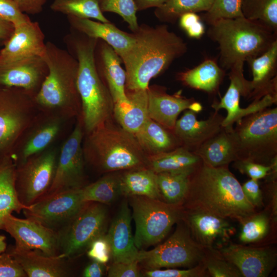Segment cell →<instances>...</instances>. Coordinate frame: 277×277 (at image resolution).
<instances>
[{
  "mask_svg": "<svg viewBox=\"0 0 277 277\" xmlns=\"http://www.w3.org/2000/svg\"><path fill=\"white\" fill-rule=\"evenodd\" d=\"M147 89L126 90L129 102L114 104L113 116L116 122L123 128L134 134L149 118Z\"/></svg>",
  "mask_w": 277,
  "mask_h": 277,
  "instance_id": "cell-29",
  "label": "cell"
},
{
  "mask_svg": "<svg viewBox=\"0 0 277 277\" xmlns=\"http://www.w3.org/2000/svg\"><path fill=\"white\" fill-rule=\"evenodd\" d=\"M43 59L48 72L34 97V102L46 108L65 109L76 113L77 109L81 108L77 87V60L67 50L51 42L46 43Z\"/></svg>",
  "mask_w": 277,
  "mask_h": 277,
  "instance_id": "cell-6",
  "label": "cell"
},
{
  "mask_svg": "<svg viewBox=\"0 0 277 277\" xmlns=\"http://www.w3.org/2000/svg\"><path fill=\"white\" fill-rule=\"evenodd\" d=\"M14 29L13 24L0 18V45H4L7 43Z\"/></svg>",
  "mask_w": 277,
  "mask_h": 277,
  "instance_id": "cell-55",
  "label": "cell"
},
{
  "mask_svg": "<svg viewBox=\"0 0 277 277\" xmlns=\"http://www.w3.org/2000/svg\"><path fill=\"white\" fill-rule=\"evenodd\" d=\"M105 264L95 261L89 263L84 269L83 276L84 277H101L104 274L105 270Z\"/></svg>",
  "mask_w": 277,
  "mask_h": 277,
  "instance_id": "cell-54",
  "label": "cell"
},
{
  "mask_svg": "<svg viewBox=\"0 0 277 277\" xmlns=\"http://www.w3.org/2000/svg\"><path fill=\"white\" fill-rule=\"evenodd\" d=\"M224 118L219 111H214L206 120H198L196 113L187 109L177 120L172 131L181 146L194 152L220 131Z\"/></svg>",
  "mask_w": 277,
  "mask_h": 277,
  "instance_id": "cell-23",
  "label": "cell"
},
{
  "mask_svg": "<svg viewBox=\"0 0 277 277\" xmlns=\"http://www.w3.org/2000/svg\"><path fill=\"white\" fill-rule=\"evenodd\" d=\"M178 21L180 27L190 38L200 39L205 33V26L201 17L195 12L184 13Z\"/></svg>",
  "mask_w": 277,
  "mask_h": 277,
  "instance_id": "cell-47",
  "label": "cell"
},
{
  "mask_svg": "<svg viewBox=\"0 0 277 277\" xmlns=\"http://www.w3.org/2000/svg\"><path fill=\"white\" fill-rule=\"evenodd\" d=\"M137 11L145 10L150 8H157L167 0H133Z\"/></svg>",
  "mask_w": 277,
  "mask_h": 277,
  "instance_id": "cell-56",
  "label": "cell"
},
{
  "mask_svg": "<svg viewBox=\"0 0 277 277\" xmlns=\"http://www.w3.org/2000/svg\"><path fill=\"white\" fill-rule=\"evenodd\" d=\"M55 151L35 155L15 167V188L20 202L26 206L43 197L49 189L57 164Z\"/></svg>",
  "mask_w": 277,
  "mask_h": 277,
  "instance_id": "cell-12",
  "label": "cell"
},
{
  "mask_svg": "<svg viewBox=\"0 0 277 277\" xmlns=\"http://www.w3.org/2000/svg\"><path fill=\"white\" fill-rule=\"evenodd\" d=\"M134 135L147 156L168 152L181 146L172 130L150 118Z\"/></svg>",
  "mask_w": 277,
  "mask_h": 277,
  "instance_id": "cell-31",
  "label": "cell"
},
{
  "mask_svg": "<svg viewBox=\"0 0 277 277\" xmlns=\"http://www.w3.org/2000/svg\"><path fill=\"white\" fill-rule=\"evenodd\" d=\"M50 8L67 16L110 22L101 11L97 0H53Z\"/></svg>",
  "mask_w": 277,
  "mask_h": 277,
  "instance_id": "cell-38",
  "label": "cell"
},
{
  "mask_svg": "<svg viewBox=\"0 0 277 277\" xmlns=\"http://www.w3.org/2000/svg\"><path fill=\"white\" fill-rule=\"evenodd\" d=\"M209 26L207 35L219 45L220 66L225 70L238 61L259 56L277 39V34L244 16L221 18Z\"/></svg>",
  "mask_w": 277,
  "mask_h": 277,
  "instance_id": "cell-5",
  "label": "cell"
},
{
  "mask_svg": "<svg viewBox=\"0 0 277 277\" xmlns=\"http://www.w3.org/2000/svg\"><path fill=\"white\" fill-rule=\"evenodd\" d=\"M120 174L112 172L96 182L81 188L85 202L110 204L121 195Z\"/></svg>",
  "mask_w": 277,
  "mask_h": 277,
  "instance_id": "cell-36",
  "label": "cell"
},
{
  "mask_svg": "<svg viewBox=\"0 0 277 277\" xmlns=\"http://www.w3.org/2000/svg\"><path fill=\"white\" fill-rule=\"evenodd\" d=\"M60 129L59 122H51L38 129L27 141L22 152L24 162L44 150L55 138Z\"/></svg>",
  "mask_w": 277,
  "mask_h": 277,
  "instance_id": "cell-40",
  "label": "cell"
},
{
  "mask_svg": "<svg viewBox=\"0 0 277 277\" xmlns=\"http://www.w3.org/2000/svg\"><path fill=\"white\" fill-rule=\"evenodd\" d=\"M101 11L115 13L122 17L132 32L136 31L139 26L137 11L133 0H97Z\"/></svg>",
  "mask_w": 277,
  "mask_h": 277,
  "instance_id": "cell-43",
  "label": "cell"
},
{
  "mask_svg": "<svg viewBox=\"0 0 277 277\" xmlns=\"http://www.w3.org/2000/svg\"><path fill=\"white\" fill-rule=\"evenodd\" d=\"M182 219L194 240L205 249L225 246L235 231L226 219L201 210L184 208Z\"/></svg>",
  "mask_w": 277,
  "mask_h": 277,
  "instance_id": "cell-17",
  "label": "cell"
},
{
  "mask_svg": "<svg viewBox=\"0 0 277 277\" xmlns=\"http://www.w3.org/2000/svg\"><path fill=\"white\" fill-rule=\"evenodd\" d=\"M195 169L156 173L161 200L171 204L182 205L189 189L191 176Z\"/></svg>",
  "mask_w": 277,
  "mask_h": 277,
  "instance_id": "cell-35",
  "label": "cell"
},
{
  "mask_svg": "<svg viewBox=\"0 0 277 277\" xmlns=\"http://www.w3.org/2000/svg\"><path fill=\"white\" fill-rule=\"evenodd\" d=\"M131 220L129 205L127 200H124L106 232L110 245L112 262L137 261L139 250L134 243Z\"/></svg>",
  "mask_w": 277,
  "mask_h": 277,
  "instance_id": "cell-24",
  "label": "cell"
},
{
  "mask_svg": "<svg viewBox=\"0 0 277 277\" xmlns=\"http://www.w3.org/2000/svg\"><path fill=\"white\" fill-rule=\"evenodd\" d=\"M182 205L185 209L205 211L240 223L256 213L228 166L213 167L202 162L191 176Z\"/></svg>",
  "mask_w": 277,
  "mask_h": 277,
  "instance_id": "cell-2",
  "label": "cell"
},
{
  "mask_svg": "<svg viewBox=\"0 0 277 277\" xmlns=\"http://www.w3.org/2000/svg\"><path fill=\"white\" fill-rule=\"evenodd\" d=\"M104 204L87 202L58 231L59 256L73 259L87 251L92 242L107 232L108 213Z\"/></svg>",
  "mask_w": 277,
  "mask_h": 277,
  "instance_id": "cell-9",
  "label": "cell"
},
{
  "mask_svg": "<svg viewBox=\"0 0 277 277\" xmlns=\"http://www.w3.org/2000/svg\"><path fill=\"white\" fill-rule=\"evenodd\" d=\"M70 28L89 37L101 39L110 45L121 59L131 49L135 42L133 33L125 32L111 22L67 16Z\"/></svg>",
  "mask_w": 277,
  "mask_h": 277,
  "instance_id": "cell-25",
  "label": "cell"
},
{
  "mask_svg": "<svg viewBox=\"0 0 277 277\" xmlns=\"http://www.w3.org/2000/svg\"><path fill=\"white\" fill-rule=\"evenodd\" d=\"M15 167L11 157L0 161V230H3V219L6 215L14 211L19 213L28 207L17 196Z\"/></svg>",
  "mask_w": 277,
  "mask_h": 277,
  "instance_id": "cell-34",
  "label": "cell"
},
{
  "mask_svg": "<svg viewBox=\"0 0 277 277\" xmlns=\"http://www.w3.org/2000/svg\"><path fill=\"white\" fill-rule=\"evenodd\" d=\"M242 12L245 18L277 34V0H243Z\"/></svg>",
  "mask_w": 277,
  "mask_h": 277,
  "instance_id": "cell-39",
  "label": "cell"
},
{
  "mask_svg": "<svg viewBox=\"0 0 277 277\" xmlns=\"http://www.w3.org/2000/svg\"><path fill=\"white\" fill-rule=\"evenodd\" d=\"M67 51L78 64L77 87L81 101L82 122L87 133L113 116L114 102L94 63L97 39L71 29L64 38Z\"/></svg>",
  "mask_w": 277,
  "mask_h": 277,
  "instance_id": "cell-3",
  "label": "cell"
},
{
  "mask_svg": "<svg viewBox=\"0 0 277 277\" xmlns=\"http://www.w3.org/2000/svg\"><path fill=\"white\" fill-rule=\"evenodd\" d=\"M244 61H240L231 67L229 73L230 84L227 91L220 101L214 102L211 105L214 111L226 110L227 115L224 117L222 126L229 130L232 129L234 124L243 117L277 103V96L267 95L259 100L253 101L247 108L240 107V97L248 99L251 92L250 81L247 80L244 75Z\"/></svg>",
  "mask_w": 277,
  "mask_h": 277,
  "instance_id": "cell-13",
  "label": "cell"
},
{
  "mask_svg": "<svg viewBox=\"0 0 277 277\" xmlns=\"http://www.w3.org/2000/svg\"><path fill=\"white\" fill-rule=\"evenodd\" d=\"M149 117L166 128L173 130L179 115L189 109L196 113L202 110V105L193 97L186 98L180 92L170 95L164 87H148Z\"/></svg>",
  "mask_w": 277,
  "mask_h": 277,
  "instance_id": "cell-20",
  "label": "cell"
},
{
  "mask_svg": "<svg viewBox=\"0 0 277 277\" xmlns=\"http://www.w3.org/2000/svg\"><path fill=\"white\" fill-rule=\"evenodd\" d=\"M233 166L241 173L256 180L266 177L271 168V165L267 166L245 160L234 161Z\"/></svg>",
  "mask_w": 277,
  "mask_h": 277,
  "instance_id": "cell-49",
  "label": "cell"
},
{
  "mask_svg": "<svg viewBox=\"0 0 277 277\" xmlns=\"http://www.w3.org/2000/svg\"><path fill=\"white\" fill-rule=\"evenodd\" d=\"M213 2V0H167L156 8L154 13L160 21L174 24L184 13L207 11Z\"/></svg>",
  "mask_w": 277,
  "mask_h": 277,
  "instance_id": "cell-37",
  "label": "cell"
},
{
  "mask_svg": "<svg viewBox=\"0 0 277 277\" xmlns=\"http://www.w3.org/2000/svg\"><path fill=\"white\" fill-rule=\"evenodd\" d=\"M225 75V70L215 60L208 58L197 66L177 73L176 79L184 85L208 94H215Z\"/></svg>",
  "mask_w": 277,
  "mask_h": 277,
  "instance_id": "cell-30",
  "label": "cell"
},
{
  "mask_svg": "<svg viewBox=\"0 0 277 277\" xmlns=\"http://www.w3.org/2000/svg\"><path fill=\"white\" fill-rule=\"evenodd\" d=\"M6 250L17 261L29 277H65L69 271L64 258L50 256L37 250H17L9 247Z\"/></svg>",
  "mask_w": 277,
  "mask_h": 277,
  "instance_id": "cell-27",
  "label": "cell"
},
{
  "mask_svg": "<svg viewBox=\"0 0 277 277\" xmlns=\"http://www.w3.org/2000/svg\"><path fill=\"white\" fill-rule=\"evenodd\" d=\"M0 18L14 27L31 21L28 14L20 10L14 0H0Z\"/></svg>",
  "mask_w": 277,
  "mask_h": 277,
  "instance_id": "cell-46",
  "label": "cell"
},
{
  "mask_svg": "<svg viewBox=\"0 0 277 277\" xmlns=\"http://www.w3.org/2000/svg\"><path fill=\"white\" fill-rule=\"evenodd\" d=\"M202 163L193 152L183 147L147 157L146 167L155 173L195 169Z\"/></svg>",
  "mask_w": 277,
  "mask_h": 277,
  "instance_id": "cell-33",
  "label": "cell"
},
{
  "mask_svg": "<svg viewBox=\"0 0 277 277\" xmlns=\"http://www.w3.org/2000/svg\"><path fill=\"white\" fill-rule=\"evenodd\" d=\"M3 230L14 239L15 249L37 250L50 256L59 255L57 231L35 220L8 214L3 219Z\"/></svg>",
  "mask_w": 277,
  "mask_h": 277,
  "instance_id": "cell-16",
  "label": "cell"
},
{
  "mask_svg": "<svg viewBox=\"0 0 277 277\" xmlns=\"http://www.w3.org/2000/svg\"><path fill=\"white\" fill-rule=\"evenodd\" d=\"M109 277H141L142 270L137 261L131 263L112 262L107 269Z\"/></svg>",
  "mask_w": 277,
  "mask_h": 277,
  "instance_id": "cell-50",
  "label": "cell"
},
{
  "mask_svg": "<svg viewBox=\"0 0 277 277\" xmlns=\"http://www.w3.org/2000/svg\"><path fill=\"white\" fill-rule=\"evenodd\" d=\"M83 151L84 159L102 172L146 167L147 155L134 134L112 118L88 133Z\"/></svg>",
  "mask_w": 277,
  "mask_h": 277,
  "instance_id": "cell-4",
  "label": "cell"
},
{
  "mask_svg": "<svg viewBox=\"0 0 277 277\" xmlns=\"http://www.w3.org/2000/svg\"><path fill=\"white\" fill-rule=\"evenodd\" d=\"M48 72L47 65L41 57L0 66V88L22 89L34 97Z\"/></svg>",
  "mask_w": 277,
  "mask_h": 277,
  "instance_id": "cell-22",
  "label": "cell"
},
{
  "mask_svg": "<svg viewBox=\"0 0 277 277\" xmlns=\"http://www.w3.org/2000/svg\"><path fill=\"white\" fill-rule=\"evenodd\" d=\"M82 125V121L76 124L63 144L52 184L45 195L85 186Z\"/></svg>",
  "mask_w": 277,
  "mask_h": 277,
  "instance_id": "cell-15",
  "label": "cell"
},
{
  "mask_svg": "<svg viewBox=\"0 0 277 277\" xmlns=\"http://www.w3.org/2000/svg\"><path fill=\"white\" fill-rule=\"evenodd\" d=\"M246 62L252 75L249 100H259L267 95L277 96V39L262 55Z\"/></svg>",
  "mask_w": 277,
  "mask_h": 277,
  "instance_id": "cell-26",
  "label": "cell"
},
{
  "mask_svg": "<svg viewBox=\"0 0 277 277\" xmlns=\"http://www.w3.org/2000/svg\"><path fill=\"white\" fill-rule=\"evenodd\" d=\"M141 270L142 276L146 277H203L209 275L202 262L193 267L185 269L175 268Z\"/></svg>",
  "mask_w": 277,
  "mask_h": 277,
  "instance_id": "cell-45",
  "label": "cell"
},
{
  "mask_svg": "<svg viewBox=\"0 0 277 277\" xmlns=\"http://www.w3.org/2000/svg\"><path fill=\"white\" fill-rule=\"evenodd\" d=\"M20 10L27 14L35 15L42 11L47 0H14Z\"/></svg>",
  "mask_w": 277,
  "mask_h": 277,
  "instance_id": "cell-53",
  "label": "cell"
},
{
  "mask_svg": "<svg viewBox=\"0 0 277 277\" xmlns=\"http://www.w3.org/2000/svg\"><path fill=\"white\" fill-rule=\"evenodd\" d=\"M239 240L244 244L257 242L268 233L269 219L265 212L255 213L241 223Z\"/></svg>",
  "mask_w": 277,
  "mask_h": 277,
  "instance_id": "cell-41",
  "label": "cell"
},
{
  "mask_svg": "<svg viewBox=\"0 0 277 277\" xmlns=\"http://www.w3.org/2000/svg\"><path fill=\"white\" fill-rule=\"evenodd\" d=\"M81 188L66 190L44 196L23 210L26 217L57 231L86 203Z\"/></svg>",
  "mask_w": 277,
  "mask_h": 277,
  "instance_id": "cell-14",
  "label": "cell"
},
{
  "mask_svg": "<svg viewBox=\"0 0 277 277\" xmlns=\"http://www.w3.org/2000/svg\"><path fill=\"white\" fill-rule=\"evenodd\" d=\"M175 230L164 243L150 250H140L137 262L141 270L193 267L201 263L205 249L193 239L181 219Z\"/></svg>",
  "mask_w": 277,
  "mask_h": 277,
  "instance_id": "cell-10",
  "label": "cell"
},
{
  "mask_svg": "<svg viewBox=\"0 0 277 277\" xmlns=\"http://www.w3.org/2000/svg\"><path fill=\"white\" fill-rule=\"evenodd\" d=\"M243 0H213L210 8L203 16L209 25L221 18H233L243 16Z\"/></svg>",
  "mask_w": 277,
  "mask_h": 277,
  "instance_id": "cell-44",
  "label": "cell"
},
{
  "mask_svg": "<svg viewBox=\"0 0 277 277\" xmlns=\"http://www.w3.org/2000/svg\"><path fill=\"white\" fill-rule=\"evenodd\" d=\"M224 127L193 152L202 162L213 167L228 166L238 160L232 130Z\"/></svg>",
  "mask_w": 277,
  "mask_h": 277,
  "instance_id": "cell-28",
  "label": "cell"
},
{
  "mask_svg": "<svg viewBox=\"0 0 277 277\" xmlns=\"http://www.w3.org/2000/svg\"><path fill=\"white\" fill-rule=\"evenodd\" d=\"M202 262L211 276L242 277L238 268L224 258L217 249H205Z\"/></svg>",
  "mask_w": 277,
  "mask_h": 277,
  "instance_id": "cell-42",
  "label": "cell"
},
{
  "mask_svg": "<svg viewBox=\"0 0 277 277\" xmlns=\"http://www.w3.org/2000/svg\"><path fill=\"white\" fill-rule=\"evenodd\" d=\"M121 195L144 196L161 200L156 173L148 168L134 169L120 174Z\"/></svg>",
  "mask_w": 277,
  "mask_h": 277,
  "instance_id": "cell-32",
  "label": "cell"
},
{
  "mask_svg": "<svg viewBox=\"0 0 277 277\" xmlns=\"http://www.w3.org/2000/svg\"><path fill=\"white\" fill-rule=\"evenodd\" d=\"M5 240V236L0 234V254L5 252L7 249V244Z\"/></svg>",
  "mask_w": 277,
  "mask_h": 277,
  "instance_id": "cell-57",
  "label": "cell"
},
{
  "mask_svg": "<svg viewBox=\"0 0 277 277\" xmlns=\"http://www.w3.org/2000/svg\"><path fill=\"white\" fill-rule=\"evenodd\" d=\"M27 276L20 264L6 250L0 254V277Z\"/></svg>",
  "mask_w": 277,
  "mask_h": 277,
  "instance_id": "cell-51",
  "label": "cell"
},
{
  "mask_svg": "<svg viewBox=\"0 0 277 277\" xmlns=\"http://www.w3.org/2000/svg\"><path fill=\"white\" fill-rule=\"evenodd\" d=\"M0 51V66L45 55V35L37 22L30 21L15 27L14 31Z\"/></svg>",
  "mask_w": 277,
  "mask_h": 277,
  "instance_id": "cell-18",
  "label": "cell"
},
{
  "mask_svg": "<svg viewBox=\"0 0 277 277\" xmlns=\"http://www.w3.org/2000/svg\"><path fill=\"white\" fill-rule=\"evenodd\" d=\"M94 60L97 72L109 91L114 104L128 103L125 88L126 74L121 66L122 62L118 54L106 42L97 39Z\"/></svg>",
  "mask_w": 277,
  "mask_h": 277,
  "instance_id": "cell-21",
  "label": "cell"
},
{
  "mask_svg": "<svg viewBox=\"0 0 277 277\" xmlns=\"http://www.w3.org/2000/svg\"><path fill=\"white\" fill-rule=\"evenodd\" d=\"M232 130L237 160L270 166L277 160V108L243 117Z\"/></svg>",
  "mask_w": 277,
  "mask_h": 277,
  "instance_id": "cell-7",
  "label": "cell"
},
{
  "mask_svg": "<svg viewBox=\"0 0 277 277\" xmlns=\"http://www.w3.org/2000/svg\"><path fill=\"white\" fill-rule=\"evenodd\" d=\"M126 199L132 209L135 225L134 241L139 250L161 242L183 215L182 205L144 196H131Z\"/></svg>",
  "mask_w": 277,
  "mask_h": 277,
  "instance_id": "cell-8",
  "label": "cell"
},
{
  "mask_svg": "<svg viewBox=\"0 0 277 277\" xmlns=\"http://www.w3.org/2000/svg\"><path fill=\"white\" fill-rule=\"evenodd\" d=\"M242 188L244 195L255 208L262 206V193L259 180L250 179L242 185Z\"/></svg>",
  "mask_w": 277,
  "mask_h": 277,
  "instance_id": "cell-52",
  "label": "cell"
},
{
  "mask_svg": "<svg viewBox=\"0 0 277 277\" xmlns=\"http://www.w3.org/2000/svg\"><path fill=\"white\" fill-rule=\"evenodd\" d=\"M132 33L134 44L121 58L126 74L125 88L127 90L146 89L152 78L186 53L187 46L166 24H142Z\"/></svg>",
  "mask_w": 277,
  "mask_h": 277,
  "instance_id": "cell-1",
  "label": "cell"
},
{
  "mask_svg": "<svg viewBox=\"0 0 277 277\" xmlns=\"http://www.w3.org/2000/svg\"><path fill=\"white\" fill-rule=\"evenodd\" d=\"M88 256L106 265L111 259V247L106 233L94 240L87 250Z\"/></svg>",
  "mask_w": 277,
  "mask_h": 277,
  "instance_id": "cell-48",
  "label": "cell"
},
{
  "mask_svg": "<svg viewBox=\"0 0 277 277\" xmlns=\"http://www.w3.org/2000/svg\"><path fill=\"white\" fill-rule=\"evenodd\" d=\"M217 250L238 268L242 277H267L276 263L275 250L268 247L254 248L227 244Z\"/></svg>",
  "mask_w": 277,
  "mask_h": 277,
  "instance_id": "cell-19",
  "label": "cell"
},
{
  "mask_svg": "<svg viewBox=\"0 0 277 277\" xmlns=\"http://www.w3.org/2000/svg\"><path fill=\"white\" fill-rule=\"evenodd\" d=\"M34 97L22 89L0 88V161L11 157L16 142L27 126V110Z\"/></svg>",
  "mask_w": 277,
  "mask_h": 277,
  "instance_id": "cell-11",
  "label": "cell"
}]
</instances>
